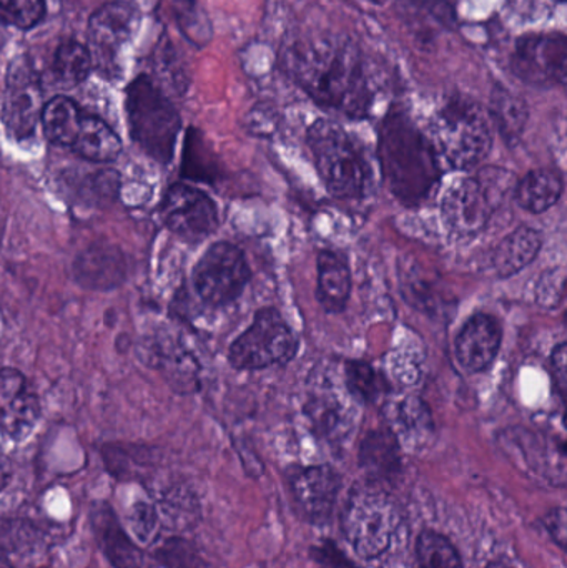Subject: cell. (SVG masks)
I'll return each instance as SVG.
<instances>
[{"label":"cell","mask_w":567,"mask_h":568,"mask_svg":"<svg viewBox=\"0 0 567 568\" xmlns=\"http://www.w3.org/2000/svg\"><path fill=\"white\" fill-rule=\"evenodd\" d=\"M283 69L322 109L363 119L372 106L368 73L352 40L335 36L296 40L283 52Z\"/></svg>","instance_id":"obj_1"},{"label":"cell","mask_w":567,"mask_h":568,"mask_svg":"<svg viewBox=\"0 0 567 568\" xmlns=\"http://www.w3.org/2000/svg\"><path fill=\"white\" fill-rule=\"evenodd\" d=\"M382 155L393 193L416 202L438 180L436 152L405 116H389L383 129Z\"/></svg>","instance_id":"obj_2"},{"label":"cell","mask_w":567,"mask_h":568,"mask_svg":"<svg viewBox=\"0 0 567 568\" xmlns=\"http://www.w3.org/2000/svg\"><path fill=\"white\" fill-rule=\"evenodd\" d=\"M316 170L336 199H360L369 190L372 169L362 146L338 123L316 120L308 130Z\"/></svg>","instance_id":"obj_3"},{"label":"cell","mask_w":567,"mask_h":568,"mask_svg":"<svg viewBox=\"0 0 567 568\" xmlns=\"http://www.w3.org/2000/svg\"><path fill=\"white\" fill-rule=\"evenodd\" d=\"M516 176L505 169H483L475 176L456 182L443 200V219L449 232L473 239L515 196Z\"/></svg>","instance_id":"obj_4"},{"label":"cell","mask_w":567,"mask_h":568,"mask_svg":"<svg viewBox=\"0 0 567 568\" xmlns=\"http://www.w3.org/2000/svg\"><path fill=\"white\" fill-rule=\"evenodd\" d=\"M432 139L433 150L453 169H475L492 152L488 112L466 97L449 99L433 120Z\"/></svg>","instance_id":"obj_5"},{"label":"cell","mask_w":567,"mask_h":568,"mask_svg":"<svg viewBox=\"0 0 567 568\" xmlns=\"http://www.w3.org/2000/svg\"><path fill=\"white\" fill-rule=\"evenodd\" d=\"M125 109L133 142L156 162L169 163L182 120L165 93L140 75L126 89Z\"/></svg>","instance_id":"obj_6"},{"label":"cell","mask_w":567,"mask_h":568,"mask_svg":"<svg viewBox=\"0 0 567 568\" xmlns=\"http://www.w3.org/2000/svg\"><path fill=\"white\" fill-rule=\"evenodd\" d=\"M342 527L360 557L376 559L392 546L396 529L395 504L382 487L353 490L343 510Z\"/></svg>","instance_id":"obj_7"},{"label":"cell","mask_w":567,"mask_h":568,"mask_svg":"<svg viewBox=\"0 0 567 568\" xmlns=\"http://www.w3.org/2000/svg\"><path fill=\"white\" fill-rule=\"evenodd\" d=\"M296 351L298 339L282 314L276 310H260L252 326L230 347L229 359L236 369H262L288 363Z\"/></svg>","instance_id":"obj_8"},{"label":"cell","mask_w":567,"mask_h":568,"mask_svg":"<svg viewBox=\"0 0 567 568\" xmlns=\"http://www.w3.org/2000/svg\"><path fill=\"white\" fill-rule=\"evenodd\" d=\"M250 280L249 263L242 250L232 243L210 246L193 270L196 294L210 306H226L245 290Z\"/></svg>","instance_id":"obj_9"},{"label":"cell","mask_w":567,"mask_h":568,"mask_svg":"<svg viewBox=\"0 0 567 568\" xmlns=\"http://www.w3.org/2000/svg\"><path fill=\"white\" fill-rule=\"evenodd\" d=\"M567 39L565 33H529L518 39L512 55V70L522 82L538 89L561 85L566 80Z\"/></svg>","instance_id":"obj_10"},{"label":"cell","mask_w":567,"mask_h":568,"mask_svg":"<svg viewBox=\"0 0 567 568\" xmlns=\"http://www.w3.org/2000/svg\"><path fill=\"white\" fill-rule=\"evenodd\" d=\"M499 447L516 467L551 486L566 484L565 447L523 427L499 434Z\"/></svg>","instance_id":"obj_11"},{"label":"cell","mask_w":567,"mask_h":568,"mask_svg":"<svg viewBox=\"0 0 567 568\" xmlns=\"http://www.w3.org/2000/svg\"><path fill=\"white\" fill-rule=\"evenodd\" d=\"M136 22V10L122 0L105 3L90 17L89 52L100 73L112 77L119 72V52L135 32Z\"/></svg>","instance_id":"obj_12"},{"label":"cell","mask_w":567,"mask_h":568,"mask_svg":"<svg viewBox=\"0 0 567 568\" xmlns=\"http://www.w3.org/2000/svg\"><path fill=\"white\" fill-rule=\"evenodd\" d=\"M160 213L166 229L186 242H202L219 226V212L213 200L183 183L170 186L163 196Z\"/></svg>","instance_id":"obj_13"},{"label":"cell","mask_w":567,"mask_h":568,"mask_svg":"<svg viewBox=\"0 0 567 568\" xmlns=\"http://www.w3.org/2000/svg\"><path fill=\"white\" fill-rule=\"evenodd\" d=\"M290 487L303 517L312 524H326L335 510L342 477L330 466L303 467L290 477Z\"/></svg>","instance_id":"obj_14"},{"label":"cell","mask_w":567,"mask_h":568,"mask_svg":"<svg viewBox=\"0 0 567 568\" xmlns=\"http://www.w3.org/2000/svg\"><path fill=\"white\" fill-rule=\"evenodd\" d=\"M42 92L32 70L13 65L7 80L3 100V122L17 139H27L36 132L42 113Z\"/></svg>","instance_id":"obj_15"},{"label":"cell","mask_w":567,"mask_h":568,"mask_svg":"<svg viewBox=\"0 0 567 568\" xmlns=\"http://www.w3.org/2000/svg\"><path fill=\"white\" fill-rule=\"evenodd\" d=\"M502 326L496 317L478 313L466 321L456 337V357L468 373H483L492 366L502 347Z\"/></svg>","instance_id":"obj_16"},{"label":"cell","mask_w":567,"mask_h":568,"mask_svg":"<svg viewBox=\"0 0 567 568\" xmlns=\"http://www.w3.org/2000/svg\"><path fill=\"white\" fill-rule=\"evenodd\" d=\"M360 467L369 486H392L403 469L398 437L389 429L366 434L360 446Z\"/></svg>","instance_id":"obj_17"},{"label":"cell","mask_w":567,"mask_h":568,"mask_svg":"<svg viewBox=\"0 0 567 568\" xmlns=\"http://www.w3.org/2000/svg\"><path fill=\"white\" fill-rule=\"evenodd\" d=\"M93 536L105 559L115 568H139L142 554L130 540L129 534L120 526L115 513L109 504L99 503L90 514Z\"/></svg>","instance_id":"obj_18"},{"label":"cell","mask_w":567,"mask_h":568,"mask_svg":"<svg viewBox=\"0 0 567 568\" xmlns=\"http://www.w3.org/2000/svg\"><path fill=\"white\" fill-rule=\"evenodd\" d=\"M73 276L80 286L107 291L120 286L126 276V262L117 246L93 245L73 263Z\"/></svg>","instance_id":"obj_19"},{"label":"cell","mask_w":567,"mask_h":568,"mask_svg":"<svg viewBox=\"0 0 567 568\" xmlns=\"http://www.w3.org/2000/svg\"><path fill=\"white\" fill-rule=\"evenodd\" d=\"M306 416L315 433L332 444L343 443L355 424L348 403L333 393L310 397L306 404Z\"/></svg>","instance_id":"obj_20"},{"label":"cell","mask_w":567,"mask_h":568,"mask_svg":"<svg viewBox=\"0 0 567 568\" xmlns=\"http://www.w3.org/2000/svg\"><path fill=\"white\" fill-rule=\"evenodd\" d=\"M543 236L538 230L522 226L509 233L493 253V268L499 278H512L535 262L541 252Z\"/></svg>","instance_id":"obj_21"},{"label":"cell","mask_w":567,"mask_h":568,"mask_svg":"<svg viewBox=\"0 0 567 568\" xmlns=\"http://www.w3.org/2000/svg\"><path fill=\"white\" fill-rule=\"evenodd\" d=\"M352 293V273L345 258L333 252L318 255V301L328 313L345 310Z\"/></svg>","instance_id":"obj_22"},{"label":"cell","mask_w":567,"mask_h":568,"mask_svg":"<svg viewBox=\"0 0 567 568\" xmlns=\"http://www.w3.org/2000/svg\"><path fill=\"white\" fill-rule=\"evenodd\" d=\"M563 190L565 183L556 170L539 169L516 183L515 200L526 212L539 215L559 202Z\"/></svg>","instance_id":"obj_23"},{"label":"cell","mask_w":567,"mask_h":568,"mask_svg":"<svg viewBox=\"0 0 567 568\" xmlns=\"http://www.w3.org/2000/svg\"><path fill=\"white\" fill-rule=\"evenodd\" d=\"M73 152L90 162L109 163L122 152L117 133L103 120L83 113L79 133L72 145Z\"/></svg>","instance_id":"obj_24"},{"label":"cell","mask_w":567,"mask_h":568,"mask_svg":"<svg viewBox=\"0 0 567 568\" xmlns=\"http://www.w3.org/2000/svg\"><path fill=\"white\" fill-rule=\"evenodd\" d=\"M83 113L73 100L55 97L43 105L40 113L43 133L53 145L72 149L82 123Z\"/></svg>","instance_id":"obj_25"},{"label":"cell","mask_w":567,"mask_h":568,"mask_svg":"<svg viewBox=\"0 0 567 568\" xmlns=\"http://www.w3.org/2000/svg\"><path fill=\"white\" fill-rule=\"evenodd\" d=\"M396 437H402L412 446H422L425 440L433 436L435 423H433L432 410L425 400L416 396L406 397L396 406L395 413Z\"/></svg>","instance_id":"obj_26"},{"label":"cell","mask_w":567,"mask_h":568,"mask_svg":"<svg viewBox=\"0 0 567 568\" xmlns=\"http://www.w3.org/2000/svg\"><path fill=\"white\" fill-rule=\"evenodd\" d=\"M528 115V106L519 97L505 87H496L492 95V116L506 143L515 145L522 139Z\"/></svg>","instance_id":"obj_27"},{"label":"cell","mask_w":567,"mask_h":568,"mask_svg":"<svg viewBox=\"0 0 567 568\" xmlns=\"http://www.w3.org/2000/svg\"><path fill=\"white\" fill-rule=\"evenodd\" d=\"M42 407L36 394L23 390L12 403L0 409V430L9 439L20 443L27 439L39 423Z\"/></svg>","instance_id":"obj_28"},{"label":"cell","mask_w":567,"mask_h":568,"mask_svg":"<svg viewBox=\"0 0 567 568\" xmlns=\"http://www.w3.org/2000/svg\"><path fill=\"white\" fill-rule=\"evenodd\" d=\"M406 22L422 30H448L455 20L452 6L445 0H399Z\"/></svg>","instance_id":"obj_29"},{"label":"cell","mask_w":567,"mask_h":568,"mask_svg":"<svg viewBox=\"0 0 567 568\" xmlns=\"http://www.w3.org/2000/svg\"><path fill=\"white\" fill-rule=\"evenodd\" d=\"M92 57L82 43L63 42L53 57V73L63 85H79L92 70Z\"/></svg>","instance_id":"obj_30"},{"label":"cell","mask_w":567,"mask_h":568,"mask_svg":"<svg viewBox=\"0 0 567 568\" xmlns=\"http://www.w3.org/2000/svg\"><path fill=\"white\" fill-rule=\"evenodd\" d=\"M416 557L419 568H463L456 547L435 530L419 534Z\"/></svg>","instance_id":"obj_31"},{"label":"cell","mask_w":567,"mask_h":568,"mask_svg":"<svg viewBox=\"0 0 567 568\" xmlns=\"http://www.w3.org/2000/svg\"><path fill=\"white\" fill-rule=\"evenodd\" d=\"M345 374L346 387H348L350 393L355 399L363 400V403H372V400L378 399L379 394L385 390V383L368 363L350 361L346 364Z\"/></svg>","instance_id":"obj_32"},{"label":"cell","mask_w":567,"mask_h":568,"mask_svg":"<svg viewBox=\"0 0 567 568\" xmlns=\"http://www.w3.org/2000/svg\"><path fill=\"white\" fill-rule=\"evenodd\" d=\"M156 559L166 568H212L192 542L179 537L165 540L156 550Z\"/></svg>","instance_id":"obj_33"},{"label":"cell","mask_w":567,"mask_h":568,"mask_svg":"<svg viewBox=\"0 0 567 568\" xmlns=\"http://www.w3.org/2000/svg\"><path fill=\"white\" fill-rule=\"evenodd\" d=\"M159 509L160 523L165 517L166 524L172 527H186L195 523L199 517V506L189 490H172L163 497Z\"/></svg>","instance_id":"obj_34"},{"label":"cell","mask_w":567,"mask_h":568,"mask_svg":"<svg viewBox=\"0 0 567 568\" xmlns=\"http://www.w3.org/2000/svg\"><path fill=\"white\" fill-rule=\"evenodd\" d=\"M45 12V0H0V20L9 26L30 29Z\"/></svg>","instance_id":"obj_35"},{"label":"cell","mask_w":567,"mask_h":568,"mask_svg":"<svg viewBox=\"0 0 567 568\" xmlns=\"http://www.w3.org/2000/svg\"><path fill=\"white\" fill-rule=\"evenodd\" d=\"M130 529L135 534L140 542H152L153 537L159 532L160 516L155 504L149 500H136L129 510Z\"/></svg>","instance_id":"obj_36"},{"label":"cell","mask_w":567,"mask_h":568,"mask_svg":"<svg viewBox=\"0 0 567 568\" xmlns=\"http://www.w3.org/2000/svg\"><path fill=\"white\" fill-rule=\"evenodd\" d=\"M312 557L318 568H356L333 540L323 539L312 547Z\"/></svg>","instance_id":"obj_37"},{"label":"cell","mask_w":567,"mask_h":568,"mask_svg":"<svg viewBox=\"0 0 567 568\" xmlns=\"http://www.w3.org/2000/svg\"><path fill=\"white\" fill-rule=\"evenodd\" d=\"M565 276L561 272H548L538 284V303L546 307L558 306L565 290Z\"/></svg>","instance_id":"obj_38"},{"label":"cell","mask_w":567,"mask_h":568,"mask_svg":"<svg viewBox=\"0 0 567 568\" xmlns=\"http://www.w3.org/2000/svg\"><path fill=\"white\" fill-rule=\"evenodd\" d=\"M27 389L26 376L13 367L0 369V409Z\"/></svg>","instance_id":"obj_39"},{"label":"cell","mask_w":567,"mask_h":568,"mask_svg":"<svg viewBox=\"0 0 567 568\" xmlns=\"http://www.w3.org/2000/svg\"><path fill=\"white\" fill-rule=\"evenodd\" d=\"M393 376H395L399 383L405 384V386L415 384L419 377L418 356L408 354V359H406V357H398V359L393 361Z\"/></svg>","instance_id":"obj_40"},{"label":"cell","mask_w":567,"mask_h":568,"mask_svg":"<svg viewBox=\"0 0 567 568\" xmlns=\"http://www.w3.org/2000/svg\"><path fill=\"white\" fill-rule=\"evenodd\" d=\"M546 530H548L549 536L553 537L556 544H558L561 549H565L566 546V513L563 507L559 509L553 510L551 514H548L545 519Z\"/></svg>","instance_id":"obj_41"},{"label":"cell","mask_w":567,"mask_h":568,"mask_svg":"<svg viewBox=\"0 0 567 568\" xmlns=\"http://www.w3.org/2000/svg\"><path fill=\"white\" fill-rule=\"evenodd\" d=\"M553 376H555L556 386L559 394L565 396L567 387V364H566V344L561 343L555 347L551 356Z\"/></svg>","instance_id":"obj_42"},{"label":"cell","mask_w":567,"mask_h":568,"mask_svg":"<svg viewBox=\"0 0 567 568\" xmlns=\"http://www.w3.org/2000/svg\"><path fill=\"white\" fill-rule=\"evenodd\" d=\"M10 479H12V466L3 450L0 449V493L9 486Z\"/></svg>","instance_id":"obj_43"},{"label":"cell","mask_w":567,"mask_h":568,"mask_svg":"<svg viewBox=\"0 0 567 568\" xmlns=\"http://www.w3.org/2000/svg\"><path fill=\"white\" fill-rule=\"evenodd\" d=\"M486 568H513L509 564L502 562V560H495V562L488 564Z\"/></svg>","instance_id":"obj_44"},{"label":"cell","mask_w":567,"mask_h":568,"mask_svg":"<svg viewBox=\"0 0 567 568\" xmlns=\"http://www.w3.org/2000/svg\"><path fill=\"white\" fill-rule=\"evenodd\" d=\"M372 3H376V6H382V3H385L386 0H369Z\"/></svg>","instance_id":"obj_45"},{"label":"cell","mask_w":567,"mask_h":568,"mask_svg":"<svg viewBox=\"0 0 567 568\" xmlns=\"http://www.w3.org/2000/svg\"><path fill=\"white\" fill-rule=\"evenodd\" d=\"M0 568H10L9 564L3 562V560H0Z\"/></svg>","instance_id":"obj_46"},{"label":"cell","mask_w":567,"mask_h":568,"mask_svg":"<svg viewBox=\"0 0 567 568\" xmlns=\"http://www.w3.org/2000/svg\"><path fill=\"white\" fill-rule=\"evenodd\" d=\"M558 2H565V0H558Z\"/></svg>","instance_id":"obj_47"}]
</instances>
